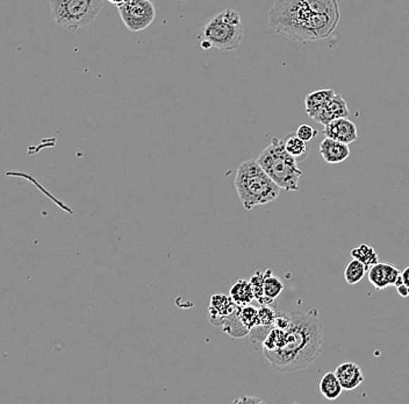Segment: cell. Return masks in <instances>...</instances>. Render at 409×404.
Listing matches in <instances>:
<instances>
[{
    "mask_svg": "<svg viewBox=\"0 0 409 404\" xmlns=\"http://www.w3.org/2000/svg\"><path fill=\"white\" fill-rule=\"evenodd\" d=\"M339 19L337 0H276L269 13L270 27L298 42L328 39Z\"/></svg>",
    "mask_w": 409,
    "mask_h": 404,
    "instance_id": "cell-1",
    "label": "cell"
},
{
    "mask_svg": "<svg viewBox=\"0 0 409 404\" xmlns=\"http://www.w3.org/2000/svg\"><path fill=\"white\" fill-rule=\"evenodd\" d=\"M291 326L287 345L278 351H263L273 368L283 373L308 367L322 351L323 324L315 309L289 312Z\"/></svg>",
    "mask_w": 409,
    "mask_h": 404,
    "instance_id": "cell-2",
    "label": "cell"
},
{
    "mask_svg": "<svg viewBox=\"0 0 409 404\" xmlns=\"http://www.w3.org/2000/svg\"><path fill=\"white\" fill-rule=\"evenodd\" d=\"M235 188L246 210L276 201L282 188L268 175L257 160H246L237 168Z\"/></svg>",
    "mask_w": 409,
    "mask_h": 404,
    "instance_id": "cell-3",
    "label": "cell"
},
{
    "mask_svg": "<svg viewBox=\"0 0 409 404\" xmlns=\"http://www.w3.org/2000/svg\"><path fill=\"white\" fill-rule=\"evenodd\" d=\"M257 162L283 190H299V180L303 173L296 157L287 151L283 139L273 137L271 144L260 154Z\"/></svg>",
    "mask_w": 409,
    "mask_h": 404,
    "instance_id": "cell-4",
    "label": "cell"
},
{
    "mask_svg": "<svg viewBox=\"0 0 409 404\" xmlns=\"http://www.w3.org/2000/svg\"><path fill=\"white\" fill-rule=\"evenodd\" d=\"M103 3V0H50V13L58 26L75 33L96 20Z\"/></svg>",
    "mask_w": 409,
    "mask_h": 404,
    "instance_id": "cell-5",
    "label": "cell"
},
{
    "mask_svg": "<svg viewBox=\"0 0 409 404\" xmlns=\"http://www.w3.org/2000/svg\"><path fill=\"white\" fill-rule=\"evenodd\" d=\"M243 24L237 11L227 10L212 18L200 32L201 40L210 41L220 51H232L240 47L243 39Z\"/></svg>",
    "mask_w": 409,
    "mask_h": 404,
    "instance_id": "cell-6",
    "label": "cell"
},
{
    "mask_svg": "<svg viewBox=\"0 0 409 404\" xmlns=\"http://www.w3.org/2000/svg\"><path fill=\"white\" fill-rule=\"evenodd\" d=\"M118 8L123 25L133 33L146 30L156 18V10L150 0H126Z\"/></svg>",
    "mask_w": 409,
    "mask_h": 404,
    "instance_id": "cell-7",
    "label": "cell"
},
{
    "mask_svg": "<svg viewBox=\"0 0 409 404\" xmlns=\"http://www.w3.org/2000/svg\"><path fill=\"white\" fill-rule=\"evenodd\" d=\"M369 281L377 290H383L391 286L396 287L398 284L403 282L401 271L398 269L394 264H389V262H383V264L378 262L371 266L369 271Z\"/></svg>",
    "mask_w": 409,
    "mask_h": 404,
    "instance_id": "cell-8",
    "label": "cell"
},
{
    "mask_svg": "<svg viewBox=\"0 0 409 404\" xmlns=\"http://www.w3.org/2000/svg\"><path fill=\"white\" fill-rule=\"evenodd\" d=\"M322 134L326 137L349 145L357 140L358 130L356 124L350 121L349 118H339L336 121L327 124L323 128Z\"/></svg>",
    "mask_w": 409,
    "mask_h": 404,
    "instance_id": "cell-9",
    "label": "cell"
},
{
    "mask_svg": "<svg viewBox=\"0 0 409 404\" xmlns=\"http://www.w3.org/2000/svg\"><path fill=\"white\" fill-rule=\"evenodd\" d=\"M349 116L348 104L341 94H336L315 114L313 119L316 123L326 126L327 124L336 121L339 118H348Z\"/></svg>",
    "mask_w": 409,
    "mask_h": 404,
    "instance_id": "cell-10",
    "label": "cell"
},
{
    "mask_svg": "<svg viewBox=\"0 0 409 404\" xmlns=\"http://www.w3.org/2000/svg\"><path fill=\"white\" fill-rule=\"evenodd\" d=\"M237 307L239 305L233 301L230 295L229 296L222 294L213 295L210 298V307H208L210 323L217 326H222L225 319L234 314L237 310Z\"/></svg>",
    "mask_w": 409,
    "mask_h": 404,
    "instance_id": "cell-11",
    "label": "cell"
},
{
    "mask_svg": "<svg viewBox=\"0 0 409 404\" xmlns=\"http://www.w3.org/2000/svg\"><path fill=\"white\" fill-rule=\"evenodd\" d=\"M320 154L327 164H342L350 157V147L348 144L326 137L320 144Z\"/></svg>",
    "mask_w": 409,
    "mask_h": 404,
    "instance_id": "cell-12",
    "label": "cell"
},
{
    "mask_svg": "<svg viewBox=\"0 0 409 404\" xmlns=\"http://www.w3.org/2000/svg\"><path fill=\"white\" fill-rule=\"evenodd\" d=\"M335 374L339 378L344 391H353L360 387L364 381L362 368L353 362H344L337 366Z\"/></svg>",
    "mask_w": 409,
    "mask_h": 404,
    "instance_id": "cell-13",
    "label": "cell"
},
{
    "mask_svg": "<svg viewBox=\"0 0 409 404\" xmlns=\"http://www.w3.org/2000/svg\"><path fill=\"white\" fill-rule=\"evenodd\" d=\"M336 94L333 89H321L307 94L305 98V110L310 118L315 117V114L326 105L328 102Z\"/></svg>",
    "mask_w": 409,
    "mask_h": 404,
    "instance_id": "cell-14",
    "label": "cell"
},
{
    "mask_svg": "<svg viewBox=\"0 0 409 404\" xmlns=\"http://www.w3.org/2000/svg\"><path fill=\"white\" fill-rule=\"evenodd\" d=\"M284 288H285V286H284L282 278L273 274V271L271 269L265 271V281H264V295H265V298H264L263 302L260 303V305H272L275 300L283 293Z\"/></svg>",
    "mask_w": 409,
    "mask_h": 404,
    "instance_id": "cell-15",
    "label": "cell"
},
{
    "mask_svg": "<svg viewBox=\"0 0 409 404\" xmlns=\"http://www.w3.org/2000/svg\"><path fill=\"white\" fill-rule=\"evenodd\" d=\"M320 391L323 395V398L328 401H335L341 396L342 391H344L342 384L339 382L335 372H328L323 375L322 379L320 381Z\"/></svg>",
    "mask_w": 409,
    "mask_h": 404,
    "instance_id": "cell-16",
    "label": "cell"
},
{
    "mask_svg": "<svg viewBox=\"0 0 409 404\" xmlns=\"http://www.w3.org/2000/svg\"><path fill=\"white\" fill-rule=\"evenodd\" d=\"M229 295L230 298H233V301L240 307L249 305L255 300V295H253L250 281H237L233 284V287L230 288Z\"/></svg>",
    "mask_w": 409,
    "mask_h": 404,
    "instance_id": "cell-17",
    "label": "cell"
},
{
    "mask_svg": "<svg viewBox=\"0 0 409 404\" xmlns=\"http://www.w3.org/2000/svg\"><path fill=\"white\" fill-rule=\"evenodd\" d=\"M283 140L287 151L293 157H296L298 162L306 159L307 155H308V147H307L306 141L300 139L296 133L287 134Z\"/></svg>",
    "mask_w": 409,
    "mask_h": 404,
    "instance_id": "cell-18",
    "label": "cell"
},
{
    "mask_svg": "<svg viewBox=\"0 0 409 404\" xmlns=\"http://www.w3.org/2000/svg\"><path fill=\"white\" fill-rule=\"evenodd\" d=\"M350 255L353 257V259H356L362 264H365L366 267H370V266L379 262V255H378L376 248L370 244H366V243H363L356 247H353L350 252Z\"/></svg>",
    "mask_w": 409,
    "mask_h": 404,
    "instance_id": "cell-19",
    "label": "cell"
},
{
    "mask_svg": "<svg viewBox=\"0 0 409 404\" xmlns=\"http://www.w3.org/2000/svg\"><path fill=\"white\" fill-rule=\"evenodd\" d=\"M239 307H240V305H239ZM239 307H237V310L234 314H230L225 319V323L222 325L223 331L233 338L246 337L250 333L249 329H246L240 319Z\"/></svg>",
    "mask_w": 409,
    "mask_h": 404,
    "instance_id": "cell-20",
    "label": "cell"
},
{
    "mask_svg": "<svg viewBox=\"0 0 409 404\" xmlns=\"http://www.w3.org/2000/svg\"><path fill=\"white\" fill-rule=\"evenodd\" d=\"M287 330H282V329L273 326L262 343L263 351H278L287 345Z\"/></svg>",
    "mask_w": 409,
    "mask_h": 404,
    "instance_id": "cell-21",
    "label": "cell"
},
{
    "mask_svg": "<svg viewBox=\"0 0 409 404\" xmlns=\"http://www.w3.org/2000/svg\"><path fill=\"white\" fill-rule=\"evenodd\" d=\"M366 271H367V267L365 264H362L356 259H353L349 264H346V269H344V280L350 286H355V284L360 283V281L364 278Z\"/></svg>",
    "mask_w": 409,
    "mask_h": 404,
    "instance_id": "cell-22",
    "label": "cell"
},
{
    "mask_svg": "<svg viewBox=\"0 0 409 404\" xmlns=\"http://www.w3.org/2000/svg\"><path fill=\"white\" fill-rule=\"evenodd\" d=\"M239 316L242 321L243 324L246 329L250 331L253 328H256L257 325H260V312L258 309L251 305H244V307H239Z\"/></svg>",
    "mask_w": 409,
    "mask_h": 404,
    "instance_id": "cell-23",
    "label": "cell"
},
{
    "mask_svg": "<svg viewBox=\"0 0 409 404\" xmlns=\"http://www.w3.org/2000/svg\"><path fill=\"white\" fill-rule=\"evenodd\" d=\"M264 281H265V271H256L255 274L250 278V283L253 287V295H255V300L258 301V303L263 302L265 295H264Z\"/></svg>",
    "mask_w": 409,
    "mask_h": 404,
    "instance_id": "cell-24",
    "label": "cell"
},
{
    "mask_svg": "<svg viewBox=\"0 0 409 404\" xmlns=\"http://www.w3.org/2000/svg\"><path fill=\"white\" fill-rule=\"evenodd\" d=\"M258 312H260V325L275 326V322H276L277 314H278V311L276 309H272L271 305H262L258 309Z\"/></svg>",
    "mask_w": 409,
    "mask_h": 404,
    "instance_id": "cell-25",
    "label": "cell"
},
{
    "mask_svg": "<svg viewBox=\"0 0 409 404\" xmlns=\"http://www.w3.org/2000/svg\"><path fill=\"white\" fill-rule=\"evenodd\" d=\"M296 134L300 139H303V141L308 142V141L314 139L319 134V132L314 127L310 126V125L303 124L298 127Z\"/></svg>",
    "mask_w": 409,
    "mask_h": 404,
    "instance_id": "cell-26",
    "label": "cell"
},
{
    "mask_svg": "<svg viewBox=\"0 0 409 404\" xmlns=\"http://www.w3.org/2000/svg\"><path fill=\"white\" fill-rule=\"evenodd\" d=\"M273 326H265V325H257L256 328H253V330L250 331V338L253 341H260V343H263L264 339H265L266 336L269 334L270 331Z\"/></svg>",
    "mask_w": 409,
    "mask_h": 404,
    "instance_id": "cell-27",
    "label": "cell"
},
{
    "mask_svg": "<svg viewBox=\"0 0 409 404\" xmlns=\"http://www.w3.org/2000/svg\"><path fill=\"white\" fill-rule=\"evenodd\" d=\"M275 326L278 329H282V330H289V326H291V317H289V314H284V312H279L278 311L276 322H275Z\"/></svg>",
    "mask_w": 409,
    "mask_h": 404,
    "instance_id": "cell-28",
    "label": "cell"
},
{
    "mask_svg": "<svg viewBox=\"0 0 409 404\" xmlns=\"http://www.w3.org/2000/svg\"><path fill=\"white\" fill-rule=\"evenodd\" d=\"M396 291H398V294L401 296V298H409V287L406 286V284L401 282V283L398 284L396 286Z\"/></svg>",
    "mask_w": 409,
    "mask_h": 404,
    "instance_id": "cell-29",
    "label": "cell"
},
{
    "mask_svg": "<svg viewBox=\"0 0 409 404\" xmlns=\"http://www.w3.org/2000/svg\"><path fill=\"white\" fill-rule=\"evenodd\" d=\"M244 402H251V403H262V400L257 398H248L246 395H243L240 398H237L234 401V403H244Z\"/></svg>",
    "mask_w": 409,
    "mask_h": 404,
    "instance_id": "cell-30",
    "label": "cell"
},
{
    "mask_svg": "<svg viewBox=\"0 0 409 404\" xmlns=\"http://www.w3.org/2000/svg\"><path fill=\"white\" fill-rule=\"evenodd\" d=\"M401 275H403V283L409 287V266L401 271Z\"/></svg>",
    "mask_w": 409,
    "mask_h": 404,
    "instance_id": "cell-31",
    "label": "cell"
},
{
    "mask_svg": "<svg viewBox=\"0 0 409 404\" xmlns=\"http://www.w3.org/2000/svg\"><path fill=\"white\" fill-rule=\"evenodd\" d=\"M107 1H110L111 4H113L115 6L119 7L120 5H122L126 0H107Z\"/></svg>",
    "mask_w": 409,
    "mask_h": 404,
    "instance_id": "cell-32",
    "label": "cell"
},
{
    "mask_svg": "<svg viewBox=\"0 0 409 404\" xmlns=\"http://www.w3.org/2000/svg\"><path fill=\"white\" fill-rule=\"evenodd\" d=\"M150 1H151V0H150Z\"/></svg>",
    "mask_w": 409,
    "mask_h": 404,
    "instance_id": "cell-33",
    "label": "cell"
}]
</instances>
